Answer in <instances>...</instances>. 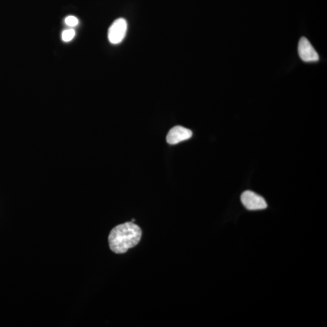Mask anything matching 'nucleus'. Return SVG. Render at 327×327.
Segmentation results:
<instances>
[{
	"label": "nucleus",
	"mask_w": 327,
	"mask_h": 327,
	"mask_svg": "<svg viewBox=\"0 0 327 327\" xmlns=\"http://www.w3.org/2000/svg\"><path fill=\"white\" fill-rule=\"evenodd\" d=\"M142 231L133 222L117 225L110 231L109 244L111 250L117 254L126 253L139 243Z\"/></svg>",
	"instance_id": "nucleus-1"
},
{
	"label": "nucleus",
	"mask_w": 327,
	"mask_h": 327,
	"mask_svg": "<svg viewBox=\"0 0 327 327\" xmlns=\"http://www.w3.org/2000/svg\"><path fill=\"white\" fill-rule=\"evenodd\" d=\"M127 31V22L125 19H116L110 26L108 31V39L110 43L119 44L126 37Z\"/></svg>",
	"instance_id": "nucleus-2"
},
{
	"label": "nucleus",
	"mask_w": 327,
	"mask_h": 327,
	"mask_svg": "<svg viewBox=\"0 0 327 327\" xmlns=\"http://www.w3.org/2000/svg\"><path fill=\"white\" fill-rule=\"evenodd\" d=\"M241 199L244 207L249 211L263 210L267 207V202L264 198L253 192H244Z\"/></svg>",
	"instance_id": "nucleus-3"
},
{
	"label": "nucleus",
	"mask_w": 327,
	"mask_h": 327,
	"mask_svg": "<svg viewBox=\"0 0 327 327\" xmlns=\"http://www.w3.org/2000/svg\"><path fill=\"white\" fill-rule=\"evenodd\" d=\"M298 53L301 60L307 63L316 62L319 60L318 52L305 37L300 38L298 44Z\"/></svg>",
	"instance_id": "nucleus-4"
},
{
	"label": "nucleus",
	"mask_w": 327,
	"mask_h": 327,
	"mask_svg": "<svg viewBox=\"0 0 327 327\" xmlns=\"http://www.w3.org/2000/svg\"><path fill=\"white\" fill-rule=\"evenodd\" d=\"M193 133L191 130L182 126L173 127L167 135V142L173 145L191 138Z\"/></svg>",
	"instance_id": "nucleus-5"
},
{
	"label": "nucleus",
	"mask_w": 327,
	"mask_h": 327,
	"mask_svg": "<svg viewBox=\"0 0 327 327\" xmlns=\"http://www.w3.org/2000/svg\"><path fill=\"white\" fill-rule=\"evenodd\" d=\"M75 36V31L73 29H67L62 33V40L67 42L73 40Z\"/></svg>",
	"instance_id": "nucleus-6"
},
{
	"label": "nucleus",
	"mask_w": 327,
	"mask_h": 327,
	"mask_svg": "<svg viewBox=\"0 0 327 327\" xmlns=\"http://www.w3.org/2000/svg\"><path fill=\"white\" fill-rule=\"evenodd\" d=\"M65 24L69 27H75L78 25V19L75 16H68L64 19Z\"/></svg>",
	"instance_id": "nucleus-7"
}]
</instances>
